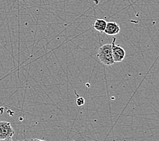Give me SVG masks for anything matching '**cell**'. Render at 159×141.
<instances>
[{
  "mask_svg": "<svg viewBox=\"0 0 159 141\" xmlns=\"http://www.w3.org/2000/svg\"><path fill=\"white\" fill-rule=\"evenodd\" d=\"M116 38L113 37L112 44V54L115 63L122 62L125 57V51L120 45L115 44Z\"/></svg>",
  "mask_w": 159,
  "mask_h": 141,
  "instance_id": "7a4b0ae2",
  "label": "cell"
},
{
  "mask_svg": "<svg viewBox=\"0 0 159 141\" xmlns=\"http://www.w3.org/2000/svg\"><path fill=\"white\" fill-rule=\"evenodd\" d=\"M76 104L77 106H82L85 104V99L83 97H79L76 100Z\"/></svg>",
  "mask_w": 159,
  "mask_h": 141,
  "instance_id": "8992f818",
  "label": "cell"
},
{
  "mask_svg": "<svg viewBox=\"0 0 159 141\" xmlns=\"http://www.w3.org/2000/svg\"><path fill=\"white\" fill-rule=\"evenodd\" d=\"M0 141H13L12 138L7 139H0Z\"/></svg>",
  "mask_w": 159,
  "mask_h": 141,
  "instance_id": "52a82bcc",
  "label": "cell"
},
{
  "mask_svg": "<svg viewBox=\"0 0 159 141\" xmlns=\"http://www.w3.org/2000/svg\"><path fill=\"white\" fill-rule=\"evenodd\" d=\"M22 141H30V140H22Z\"/></svg>",
  "mask_w": 159,
  "mask_h": 141,
  "instance_id": "9c48e42d",
  "label": "cell"
},
{
  "mask_svg": "<svg viewBox=\"0 0 159 141\" xmlns=\"http://www.w3.org/2000/svg\"><path fill=\"white\" fill-rule=\"evenodd\" d=\"M107 22L105 20H104V19L98 18L94 21L93 24V27L98 32L104 33L106 26H107Z\"/></svg>",
  "mask_w": 159,
  "mask_h": 141,
  "instance_id": "5b68a950",
  "label": "cell"
},
{
  "mask_svg": "<svg viewBox=\"0 0 159 141\" xmlns=\"http://www.w3.org/2000/svg\"><path fill=\"white\" fill-rule=\"evenodd\" d=\"M30 141H46V140H40V139H33L31 140H30Z\"/></svg>",
  "mask_w": 159,
  "mask_h": 141,
  "instance_id": "ba28073f",
  "label": "cell"
},
{
  "mask_svg": "<svg viewBox=\"0 0 159 141\" xmlns=\"http://www.w3.org/2000/svg\"><path fill=\"white\" fill-rule=\"evenodd\" d=\"M14 130L10 122L6 121H0V139L12 138Z\"/></svg>",
  "mask_w": 159,
  "mask_h": 141,
  "instance_id": "3957f363",
  "label": "cell"
},
{
  "mask_svg": "<svg viewBox=\"0 0 159 141\" xmlns=\"http://www.w3.org/2000/svg\"><path fill=\"white\" fill-rule=\"evenodd\" d=\"M120 31V28L119 24L116 22H108L107 23V26L104 33H105L108 35H116L119 34Z\"/></svg>",
  "mask_w": 159,
  "mask_h": 141,
  "instance_id": "277c9868",
  "label": "cell"
},
{
  "mask_svg": "<svg viewBox=\"0 0 159 141\" xmlns=\"http://www.w3.org/2000/svg\"><path fill=\"white\" fill-rule=\"evenodd\" d=\"M97 56L98 59L100 60V61L102 64H105V65L111 66L115 63L112 58L111 44H107L102 45L98 49Z\"/></svg>",
  "mask_w": 159,
  "mask_h": 141,
  "instance_id": "6da1fadb",
  "label": "cell"
}]
</instances>
